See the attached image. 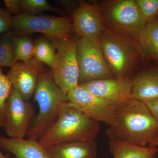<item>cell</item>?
Masks as SVG:
<instances>
[{
  "instance_id": "obj_25",
  "label": "cell",
  "mask_w": 158,
  "mask_h": 158,
  "mask_svg": "<svg viewBox=\"0 0 158 158\" xmlns=\"http://www.w3.org/2000/svg\"><path fill=\"white\" fill-rule=\"evenodd\" d=\"M12 17L6 9L0 6V34H6L11 30Z\"/></svg>"
},
{
  "instance_id": "obj_22",
  "label": "cell",
  "mask_w": 158,
  "mask_h": 158,
  "mask_svg": "<svg viewBox=\"0 0 158 158\" xmlns=\"http://www.w3.org/2000/svg\"><path fill=\"white\" fill-rule=\"evenodd\" d=\"M22 14L37 15L44 11L61 14L62 10L51 5L46 0H20Z\"/></svg>"
},
{
  "instance_id": "obj_24",
  "label": "cell",
  "mask_w": 158,
  "mask_h": 158,
  "mask_svg": "<svg viewBox=\"0 0 158 158\" xmlns=\"http://www.w3.org/2000/svg\"><path fill=\"white\" fill-rule=\"evenodd\" d=\"M146 22L158 17V0H135Z\"/></svg>"
},
{
  "instance_id": "obj_9",
  "label": "cell",
  "mask_w": 158,
  "mask_h": 158,
  "mask_svg": "<svg viewBox=\"0 0 158 158\" xmlns=\"http://www.w3.org/2000/svg\"><path fill=\"white\" fill-rule=\"evenodd\" d=\"M35 113L33 103L24 99L12 88L6 102V121L3 127L9 138L24 139Z\"/></svg>"
},
{
  "instance_id": "obj_31",
  "label": "cell",
  "mask_w": 158,
  "mask_h": 158,
  "mask_svg": "<svg viewBox=\"0 0 158 158\" xmlns=\"http://www.w3.org/2000/svg\"></svg>"
},
{
  "instance_id": "obj_13",
  "label": "cell",
  "mask_w": 158,
  "mask_h": 158,
  "mask_svg": "<svg viewBox=\"0 0 158 158\" xmlns=\"http://www.w3.org/2000/svg\"><path fill=\"white\" fill-rule=\"evenodd\" d=\"M44 64L33 59L28 62H18L9 69L7 77L12 88L29 101L34 95L40 72Z\"/></svg>"
},
{
  "instance_id": "obj_18",
  "label": "cell",
  "mask_w": 158,
  "mask_h": 158,
  "mask_svg": "<svg viewBox=\"0 0 158 158\" xmlns=\"http://www.w3.org/2000/svg\"><path fill=\"white\" fill-rule=\"evenodd\" d=\"M109 148L113 158H156V147H141L134 144L109 141Z\"/></svg>"
},
{
  "instance_id": "obj_21",
  "label": "cell",
  "mask_w": 158,
  "mask_h": 158,
  "mask_svg": "<svg viewBox=\"0 0 158 158\" xmlns=\"http://www.w3.org/2000/svg\"><path fill=\"white\" fill-rule=\"evenodd\" d=\"M15 56L17 61L28 62L34 58V42L28 35L16 36L15 40Z\"/></svg>"
},
{
  "instance_id": "obj_20",
  "label": "cell",
  "mask_w": 158,
  "mask_h": 158,
  "mask_svg": "<svg viewBox=\"0 0 158 158\" xmlns=\"http://www.w3.org/2000/svg\"><path fill=\"white\" fill-rule=\"evenodd\" d=\"M17 34L10 30L0 37V68L11 67L18 62L15 40Z\"/></svg>"
},
{
  "instance_id": "obj_27",
  "label": "cell",
  "mask_w": 158,
  "mask_h": 158,
  "mask_svg": "<svg viewBox=\"0 0 158 158\" xmlns=\"http://www.w3.org/2000/svg\"><path fill=\"white\" fill-rule=\"evenodd\" d=\"M56 2L64 9L67 10H70L72 11V14L73 11L77 9L78 6V2H76L73 1H64V0H59L57 1Z\"/></svg>"
},
{
  "instance_id": "obj_16",
  "label": "cell",
  "mask_w": 158,
  "mask_h": 158,
  "mask_svg": "<svg viewBox=\"0 0 158 158\" xmlns=\"http://www.w3.org/2000/svg\"><path fill=\"white\" fill-rule=\"evenodd\" d=\"M0 148L14 155L15 158H51L46 148L38 141L8 138L0 135Z\"/></svg>"
},
{
  "instance_id": "obj_12",
  "label": "cell",
  "mask_w": 158,
  "mask_h": 158,
  "mask_svg": "<svg viewBox=\"0 0 158 158\" xmlns=\"http://www.w3.org/2000/svg\"><path fill=\"white\" fill-rule=\"evenodd\" d=\"M73 31L79 37H98L105 30L99 5L80 1L72 14Z\"/></svg>"
},
{
  "instance_id": "obj_17",
  "label": "cell",
  "mask_w": 158,
  "mask_h": 158,
  "mask_svg": "<svg viewBox=\"0 0 158 158\" xmlns=\"http://www.w3.org/2000/svg\"><path fill=\"white\" fill-rule=\"evenodd\" d=\"M137 41L141 58L158 62V17L146 23Z\"/></svg>"
},
{
  "instance_id": "obj_19",
  "label": "cell",
  "mask_w": 158,
  "mask_h": 158,
  "mask_svg": "<svg viewBox=\"0 0 158 158\" xmlns=\"http://www.w3.org/2000/svg\"><path fill=\"white\" fill-rule=\"evenodd\" d=\"M33 59L37 62L47 65L52 70L56 68L58 62L56 49L48 38L46 37H40L34 42Z\"/></svg>"
},
{
  "instance_id": "obj_11",
  "label": "cell",
  "mask_w": 158,
  "mask_h": 158,
  "mask_svg": "<svg viewBox=\"0 0 158 158\" xmlns=\"http://www.w3.org/2000/svg\"><path fill=\"white\" fill-rule=\"evenodd\" d=\"M133 84L131 78L112 77L90 81L79 85L110 103L117 111L131 99Z\"/></svg>"
},
{
  "instance_id": "obj_10",
  "label": "cell",
  "mask_w": 158,
  "mask_h": 158,
  "mask_svg": "<svg viewBox=\"0 0 158 158\" xmlns=\"http://www.w3.org/2000/svg\"><path fill=\"white\" fill-rule=\"evenodd\" d=\"M68 102L89 118L109 126L116 122V110L110 103L78 85L67 94Z\"/></svg>"
},
{
  "instance_id": "obj_7",
  "label": "cell",
  "mask_w": 158,
  "mask_h": 158,
  "mask_svg": "<svg viewBox=\"0 0 158 158\" xmlns=\"http://www.w3.org/2000/svg\"><path fill=\"white\" fill-rule=\"evenodd\" d=\"M79 37L77 35L63 39L47 37L56 49L58 62L56 69L51 70L53 78L66 94L79 85L80 71L77 56Z\"/></svg>"
},
{
  "instance_id": "obj_26",
  "label": "cell",
  "mask_w": 158,
  "mask_h": 158,
  "mask_svg": "<svg viewBox=\"0 0 158 158\" xmlns=\"http://www.w3.org/2000/svg\"><path fill=\"white\" fill-rule=\"evenodd\" d=\"M3 2L6 10L11 15L16 16L22 14L20 0H4Z\"/></svg>"
},
{
  "instance_id": "obj_30",
  "label": "cell",
  "mask_w": 158,
  "mask_h": 158,
  "mask_svg": "<svg viewBox=\"0 0 158 158\" xmlns=\"http://www.w3.org/2000/svg\"><path fill=\"white\" fill-rule=\"evenodd\" d=\"M0 158H9L6 157V156H4V155L2 153V152L0 150Z\"/></svg>"
},
{
  "instance_id": "obj_15",
  "label": "cell",
  "mask_w": 158,
  "mask_h": 158,
  "mask_svg": "<svg viewBox=\"0 0 158 158\" xmlns=\"http://www.w3.org/2000/svg\"><path fill=\"white\" fill-rule=\"evenodd\" d=\"M133 80L131 99L144 102L158 100V68L143 71Z\"/></svg>"
},
{
  "instance_id": "obj_5",
  "label": "cell",
  "mask_w": 158,
  "mask_h": 158,
  "mask_svg": "<svg viewBox=\"0 0 158 158\" xmlns=\"http://www.w3.org/2000/svg\"><path fill=\"white\" fill-rule=\"evenodd\" d=\"M99 6L106 29L138 40L147 22L135 0H108Z\"/></svg>"
},
{
  "instance_id": "obj_4",
  "label": "cell",
  "mask_w": 158,
  "mask_h": 158,
  "mask_svg": "<svg viewBox=\"0 0 158 158\" xmlns=\"http://www.w3.org/2000/svg\"><path fill=\"white\" fill-rule=\"evenodd\" d=\"M102 52L113 77L130 78L141 51L137 40L105 28L98 37Z\"/></svg>"
},
{
  "instance_id": "obj_1",
  "label": "cell",
  "mask_w": 158,
  "mask_h": 158,
  "mask_svg": "<svg viewBox=\"0 0 158 158\" xmlns=\"http://www.w3.org/2000/svg\"><path fill=\"white\" fill-rule=\"evenodd\" d=\"M158 129V122L144 102L131 99L116 111V122L106 134L109 141L145 147Z\"/></svg>"
},
{
  "instance_id": "obj_28",
  "label": "cell",
  "mask_w": 158,
  "mask_h": 158,
  "mask_svg": "<svg viewBox=\"0 0 158 158\" xmlns=\"http://www.w3.org/2000/svg\"><path fill=\"white\" fill-rule=\"evenodd\" d=\"M144 103L158 122V100Z\"/></svg>"
},
{
  "instance_id": "obj_8",
  "label": "cell",
  "mask_w": 158,
  "mask_h": 158,
  "mask_svg": "<svg viewBox=\"0 0 158 158\" xmlns=\"http://www.w3.org/2000/svg\"><path fill=\"white\" fill-rule=\"evenodd\" d=\"M77 56L80 71L79 85L113 77L102 52L98 37H79Z\"/></svg>"
},
{
  "instance_id": "obj_6",
  "label": "cell",
  "mask_w": 158,
  "mask_h": 158,
  "mask_svg": "<svg viewBox=\"0 0 158 158\" xmlns=\"http://www.w3.org/2000/svg\"><path fill=\"white\" fill-rule=\"evenodd\" d=\"M11 31L18 34L34 33L44 34L47 38L66 39L72 36V18L69 16L22 14L13 16Z\"/></svg>"
},
{
  "instance_id": "obj_14",
  "label": "cell",
  "mask_w": 158,
  "mask_h": 158,
  "mask_svg": "<svg viewBox=\"0 0 158 158\" xmlns=\"http://www.w3.org/2000/svg\"><path fill=\"white\" fill-rule=\"evenodd\" d=\"M46 149L51 158H96L97 156L94 140L68 141Z\"/></svg>"
},
{
  "instance_id": "obj_3",
  "label": "cell",
  "mask_w": 158,
  "mask_h": 158,
  "mask_svg": "<svg viewBox=\"0 0 158 158\" xmlns=\"http://www.w3.org/2000/svg\"><path fill=\"white\" fill-rule=\"evenodd\" d=\"M100 128V122L89 118L68 102L38 141L47 148L68 141L94 140Z\"/></svg>"
},
{
  "instance_id": "obj_23",
  "label": "cell",
  "mask_w": 158,
  "mask_h": 158,
  "mask_svg": "<svg viewBox=\"0 0 158 158\" xmlns=\"http://www.w3.org/2000/svg\"><path fill=\"white\" fill-rule=\"evenodd\" d=\"M12 88L11 82L0 68V127H4L6 123V102Z\"/></svg>"
},
{
  "instance_id": "obj_2",
  "label": "cell",
  "mask_w": 158,
  "mask_h": 158,
  "mask_svg": "<svg viewBox=\"0 0 158 158\" xmlns=\"http://www.w3.org/2000/svg\"><path fill=\"white\" fill-rule=\"evenodd\" d=\"M34 95L39 112L33 118L27 136L28 139L38 141L57 120L68 100L54 81L51 71L45 68L40 73Z\"/></svg>"
},
{
  "instance_id": "obj_29",
  "label": "cell",
  "mask_w": 158,
  "mask_h": 158,
  "mask_svg": "<svg viewBox=\"0 0 158 158\" xmlns=\"http://www.w3.org/2000/svg\"><path fill=\"white\" fill-rule=\"evenodd\" d=\"M149 147H156L158 146V129L153 137L152 140L148 144Z\"/></svg>"
}]
</instances>
